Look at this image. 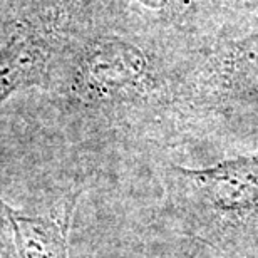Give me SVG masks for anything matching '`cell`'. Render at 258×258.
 <instances>
[{
    "mask_svg": "<svg viewBox=\"0 0 258 258\" xmlns=\"http://www.w3.org/2000/svg\"><path fill=\"white\" fill-rule=\"evenodd\" d=\"M71 205L62 218L30 216L12 210L0 198V256L2 258H69Z\"/></svg>",
    "mask_w": 258,
    "mask_h": 258,
    "instance_id": "obj_1",
    "label": "cell"
},
{
    "mask_svg": "<svg viewBox=\"0 0 258 258\" xmlns=\"http://www.w3.org/2000/svg\"><path fill=\"white\" fill-rule=\"evenodd\" d=\"M179 171L205 193L215 208L240 211L258 205V159L243 158L201 171Z\"/></svg>",
    "mask_w": 258,
    "mask_h": 258,
    "instance_id": "obj_2",
    "label": "cell"
},
{
    "mask_svg": "<svg viewBox=\"0 0 258 258\" xmlns=\"http://www.w3.org/2000/svg\"><path fill=\"white\" fill-rule=\"evenodd\" d=\"M44 64L40 45L27 35H15L0 49V102L39 76Z\"/></svg>",
    "mask_w": 258,
    "mask_h": 258,
    "instance_id": "obj_3",
    "label": "cell"
}]
</instances>
